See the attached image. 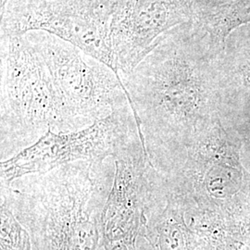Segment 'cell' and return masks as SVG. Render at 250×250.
<instances>
[{"label": "cell", "mask_w": 250, "mask_h": 250, "mask_svg": "<svg viewBox=\"0 0 250 250\" xmlns=\"http://www.w3.org/2000/svg\"><path fill=\"white\" fill-rule=\"evenodd\" d=\"M115 176L112 157L81 161L0 182L36 250H97L102 221Z\"/></svg>", "instance_id": "obj_1"}, {"label": "cell", "mask_w": 250, "mask_h": 250, "mask_svg": "<svg viewBox=\"0 0 250 250\" xmlns=\"http://www.w3.org/2000/svg\"><path fill=\"white\" fill-rule=\"evenodd\" d=\"M174 0H120L110 31L113 71L128 73L151 51L164 33L186 23Z\"/></svg>", "instance_id": "obj_8"}, {"label": "cell", "mask_w": 250, "mask_h": 250, "mask_svg": "<svg viewBox=\"0 0 250 250\" xmlns=\"http://www.w3.org/2000/svg\"><path fill=\"white\" fill-rule=\"evenodd\" d=\"M30 33L81 130L130 103L119 75L105 63L50 33Z\"/></svg>", "instance_id": "obj_5"}, {"label": "cell", "mask_w": 250, "mask_h": 250, "mask_svg": "<svg viewBox=\"0 0 250 250\" xmlns=\"http://www.w3.org/2000/svg\"><path fill=\"white\" fill-rule=\"evenodd\" d=\"M80 130L31 33L1 37V161L33 146L48 131Z\"/></svg>", "instance_id": "obj_3"}, {"label": "cell", "mask_w": 250, "mask_h": 250, "mask_svg": "<svg viewBox=\"0 0 250 250\" xmlns=\"http://www.w3.org/2000/svg\"><path fill=\"white\" fill-rule=\"evenodd\" d=\"M1 249L2 250H31L28 231L14 214L8 197L0 195Z\"/></svg>", "instance_id": "obj_9"}, {"label": "cell", "mask_w": 250, "mask_h": 250, "mask_svg": "<svg viewBox=\"0 0 250 250\" xmlns=\"http://www.w3.org/2000/svg\"><path fill=\"white\" fill-rule=\"evenodd\" d=\"M112 158L115 176L103 214V242L137 235L149 210L161 204L166 193L137 126L117 145Z\"/></svg>", "instance_id": "obj_6"}, {"label": "cell", "mask_w": 250, "mask_h": 250, "mask_svg": "<svg viewBox=\"0 0 250 250\" xmlns=\"http://www.w3.org/2000/svg\"><path fill=\"white\" fill-rule=\"evenodd\" d=\"M119 1L8 0L1 7V37L45 31L113 70L110 31Z\"/></svg>", "instance_id": "obj_4"}, {"label": "cell", "mask_w": 250, "mask_h": 250, "mask_svg": "<svg viewBox=\"0 0 250 250\" xmlns=\"http://www.w3.org/2000/svg\"><path fill=\"white\" fill-rule=\"evenodd\" d=\"M176 27L159 38L133 71L119 74L146 151L193 128L206 107L202 71Z\"/></svg>", "instance_id": "obj_2"}, {"label": "cell", "mask_w": 250, "mask_h": 250, "mask_svg": "<svg viewBox=\"0 0 250 250\" xmlns=\"http://www.w3.org/2000/svg\"><path fill=\"white\" fill-rule=\"evenodd\" d=\"M136 126L134 110L128 103L80 131H48L33 146L0 162V182L10 184L22 176L46 172L72 162L112 157L117 145Z\"/></svg>", "instance_id": "obj_7"}]
</instances>
